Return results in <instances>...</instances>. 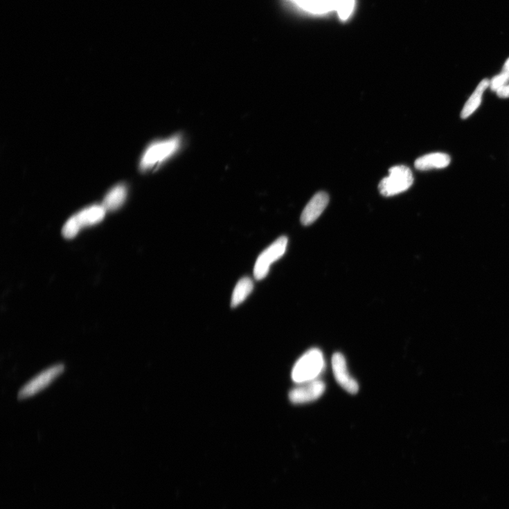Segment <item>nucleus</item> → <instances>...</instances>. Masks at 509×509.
Returning a JSON list of instances; mask_svg holds the SVG:
<instances>
[{
	"label": "nucleus",
	"instance_id": "7",
	"mask_svg": "<svg viewBox=\"0 0 509 509\" xmlns=\"http://www.w3.org/2000/svg\"><path fill=\"white\" fill-rule=\"evenodd\" d=\"M325 388V383L319 379L299 384L290 391L289 400L296 404L311 402L320 398Z\"/></svg>",
	"mask_w": 509,
	"mask_h": 509
},
{
	"label": "nucleus",
	"instance_id": "2",
	"mask_svg": "<svg viewBox=\"0 0 509 509\" xmlns=\"http://www.w3.org/2000/svg\"><path fill=\"white\" fill-rule=\"evenodd\" d=\"M182 139L180 135L171 139L152 143L145 152L141 167L143 171H149L158 167L164 161L176 154L181 148Z\"/></svg>",
	"mask_w": 509,
	"mask_h": 509
},
{
	"label": "nucleus",
	"instance_id": "11",
	"mask_svg": "<svg viewBox=\"0 0 509 509\" xmlns=\"http://www.w3.org/2000/svg\"><path fill=\"white\" fill-rule=\"evenodd\" d=\"M451 163V157L444 153H432L418 158L416 162V168L420 171H427L433 168H444Z\"/></svg>",
	"mask_w": 509,
	"mask_h": 509
},
{
	"label": "nucleus",
	"instance_id": "1",
	"mask_svg": "<svg viewBox=\"0 0 509 509\" xmlns=\"http://www.w3.org/2000/svg\"><path fill=\"white\" fill-rule=\"evenodd\" d=\"M325 368L323 352L313 348L304 353L294 364L292 379L296 384H303L318 379Z\"/></svg>",
	"mask_w": 509,
	"mask_h": 509
},
{
	"label": "nucleus",
	"instance_id": "10",
	"mask_svg": "<svg viewBox=\"0 0 509 509\" xmlns=\"http://www.w3.org/2000/svg\"><path fill=\"white\" fill-rule=\"evenodd\" d=\"M107 211L102 206H93L73 216L80 229L95 225L104 220Z\"/></svg>",
	"mask_w": 509,
	"mask_h": 509
},
{
	"label": "nucleus",
	"instance_id": "5",
	"mask_svg": "<svg viewBox=\"0 0 509 509\" xmlns=\"http://www.w3.org/2000/svg\"><path fill=\"white\" fill-rule=\"evenodd\" d=\"M287 244V238L282 236L259 256L254 267V276L256 280H260L267 276L270 265L285 253Z\"/></svg>",
	"mask_w": 509,
	"mask_h": 509
},
{
	"label": "nucleus",
	"instance_id": "13",
	"mask_svg": "<svg viewBox=\"0 0 509 509\" xmlns=\"http://www.w3.org/2000/svg\"><path fill=\"white\" fill-rule=\"evenodd\" d=\"M127 195L124 186L119 185L114 188L105 197L102 206L107 211H114L123 206Z\"/></svg>",
	"mask_w": 509,
	"mask_h": 509
},
{
	"label": "nucleus",
	"instance_id": "15",
	"mask_svg": "<svg viewBox=\"0 0 509 509\" xmlns=\"http://www.w3.org/2000/svg\"><path fill=\"white\" fill-rule=\"evenodd\" d=\"M509 84V58L506 61L501 73L490 81L491 89L497 92L502 87Z\"/></svg>",
	"mask_w": 509,
	"mask_h": 509
},
{
	"label": "nucleus",
	"instance_id": "9",
	"mask_svg": "<svg viewBox=\"0 0 509 509\" xmlns=\"http://www.w3.org/2000/svg\"><path fill=\"white\" fill-rule=\"evenodd\" d=\"M329 202V196L325 192L316 193L304 208L301 222L304 226L313 224L323 213Z\"/></svg>",
	"mask_w": 509,
	"mask_h": 509
},
{
	"label": "nucleus",
	"instance_id": "12",
	"mask_svg": "<svg viewBox=\"0 0 509 509\" xmlns=\"http://www.w3.org/2000/svg\"><path fill=\"white\" fill-rule=\"evenodd\" d=\"M490 81L483 80L467 100L461 114L462 119H466L476 111L480 105L485 91L490 87Z\"/></svg>",
	"mask_w": 509,
	"mask_h": 509
},
{
	"label": "nucleus",
	"instance_id": "8",
	"mask_svg": "<svg viewBox=\"0 0 509 509\" xmlns=\"http://www.w3.org/2000/svg\"><path fill=\"white\" fill-rule=\"evenodd\" d=\"M333 375L337 384L350 394H357L359 387L357 382L352 377L348 368L345 357L336 352L332 357Z\"/></svg>",
	"mask_w": 509,
	"mask_h": 509
},
{
	"label": "nucleus",
	"instance_id": "4",
	"mask_svg": "<svg viewBox=\"0 0 509 509\" xmlns=\"http://www.w3.org/2000/svg\"><path fill=\"white\" fill-rule=\"evenodd\" d=\"M413 181L411 168L402 165L395 166L390 168L389 177L381 181L379 188L382 195L391 197L409 190Z\"/></svg>",
	"mask_w": 509,
	"mask_h": 509
},
{
	"label": "nucleus",
	"instance_id": "3",
	"mask_svg": "<svg viewBox=\"0 0 509 509\" xmlns=\"http://www.w3.org/2000/svg\"><path fill=\"white\" fill-rule=\"evenodd\" d=\"M303 10L314 15H324L336 12L339 18L346 21L352 14L355 0H290Z\"/></svg>",
	"mask_w": 509,
	"mask_h": 509
},
{
	"label": "nucleus",
	"instance_id": "16",
	"mask_svg": "<svg viewBox=\"0 0 509 509\" xmlns=\"http://www.w3.org/2000/svg\"><path fill=\"white\" fill-rule=\"evenodd\" d=\"M497 93L500 98H509V84L499 89Z\"/></svg>",
	"mask_w": 509,
	"mask_h": 509
},
{
	"label": "nucleus",
	"instance_id": "6",
	"mask_svg": "<svg viewBox=\"0 0 509 509\" xmlns=\"http://www.w3.org/2000/svg\"><path fill=\"white\" fill-rule=\"evenodd\" d=\"M64 368V364L60 363L42 371L19 390L17 395L18 398H25L42 391L60 375Z\"/></svg>",
	"mask_w": 509,
	"mask_h": 509
},
{
	"label": "nucleus",
	"instance_id": "14",
	"mask_svg": "<svg viewBox=\"0 0 509 509\" xmlns=\"http://www.w3.org/2000/svg\"><path fill=\"white\" fill-rule=\"evenodd\" d=\"M253 289V283L251 278H244L237 283L231 298V307H236L242 303L251 294Z\"/></svg>",
	"mask_w": 509,
	"mask_h": 509
}]
</instances>
